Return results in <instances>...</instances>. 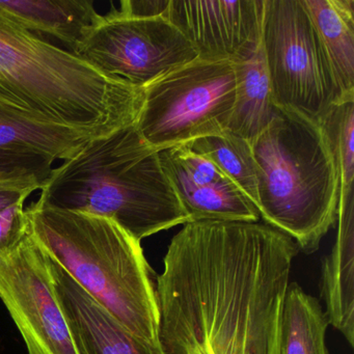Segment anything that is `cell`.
Wrapping results in <instances>:
<instances>
[{"label":"cell","mask_w":354,"mask_h":354,"mask_svg":"<svg viewBox=\"0 0 354 354\" xmlns=\"http://www.w3.org/2000/svg\"><path fill=\"white\" fill-rule=\"evenodd\" d=\"M48 264L78 354H165L159 342L153 343L130 333L49 254Z\"/></svg>","instance_id":"cell-10"},{"label":"cell","mask_w":354,"mask_h":354,"mask_svg":"<svg viewBox=\"0 0 354 354\" xmlns=\"http://www.w3.org/2000/svg\"><path fill=\"white\" fill-rule=\"evenodd\" d=\"M265 0H169L167 18L198 59L241 61L262 44Z\"/></svg>","instance_id":"cell-9"},{"label":"cell","mask_w":354,"mask_h":354,"mask_svg":"<svg viewBox=\"0 0 354 354\" xmlns=\"http://www.w3.org/2000/svg\"><path fill=\"white\" fill-rule=\"evenodd\" d=\"M0 14L32 34L55 37L73 55L101 17L88 0H0Z\"/></svg>","instance_id":"cell-13"},{"label":"cell","mask_w":354,"mask_h":354,"mask_svg":"<svg viewBox=\"0 0 354 354\" xmlns=\"http://www.w3.org/2000/svg\"><path fill=\"white\" fill-rule=\"evenodd\" d=\"M337 233L321 268V298L329 325L354 345V192L339 198Z\"/></svg>","instance_id":"cell-11"},{"label":"cell","mask_w":354,"mask_h":354,"mask_svg":"<svg viewBox=\"0 0 354 354\" xmlns=\"http://www.w3.org/2000/svg\"><path fill=\"white\" fill-rule=\"evenodd\" d=\"M186 146L214 163L257 207V167L250 142L225 131L198 138Z\"/></svg>","instance_id":"cell-18"},{"label":"cell","mask_w":354,"mask_h":354,"mask_svg":"<svg viewBox=\"0 0 354 354\" xmlns=\"http://www.w3.org/2000/svg\"><path fill=\"white\" fill-rule=\"evenodd\" d=\"M169 0H124L119 11L138 18L165 17Z\"/></svg>","instance_id":"cell-23"},{"label":"cell","mask_w":354,"mask_h":354,"mask_svg":"<svg viewBox=\"0 0 354 354\" xmlns=\"http://www.w3.org/2000/svg\"><path fill=\"white\" fill-rule=\"evenodd\" d=\"M190 221H223L257 223L261 218L254 203L231 181L194 186L169 181Z\"/></svg>","instance_id":"cell-17"},{"label":"cell","mask_w":354,"mask_h":354,"mask_svg":"<svg viewBox=\"0 0 354 354\" xmlns=\"http://www.w3.org/2000/svg\"><path fill=\"white\" fill-rule=\"evenodd\" d=\"M74 55L138 90L198 59L190 43L167 18L132 17L119 10L101 15Z\"/></svg>","instance_id":"cell-7"},{"label":"cell","mask_w":354,"mask_h":354,"mask_svg":"<svg viewBox=\"0 0 354 354\" xmlns=\"http://www.w3.org/2000/svg\"><path fill=\"white\" fill-rule=\"evenodd\" d=\"M0 299L28 354H78L53 288L48 254L30 232L15 250L0 254Z\"/></svg>","instance_id":"cell-8"},{"label":"cell","mask_w":354,"mask_h":354,"mask_svg":"<svg viewBox=\"0 0 354 354\" xmlns=\"http://www.w3.org/2000/svg\"><path fill=\"white\" fill-rule=\"evenodd\" d=\"M236 97L227 131L252 142L279 113L273 102L262 44L252 55L233 63Z\"/></svg>","instance_id":"cell-14"},{"label":"cell","mask_w":354,"mask_h":354,"mask_svg":"<svg viewBox=\"0 0 354 354\" xmlns=\"http://www.w3.org/2000/svg\"><path fill=\"white\" fill-rule=\"evenodd\" d=\"M105 134L109 133L55 123L0 104V151L66 161L93 138Z\"/></svg>","instance_id":"cell-12"},{"label":"cell","mask_w":354,"mask_h":354,"mask_svg":"<svg viewBox=\"0 0 354 354\" xmlns=\"http://www.w3.org/2000/svg\"><path fill=\"white\" fill-rule=\"evenodd\" d=\"M142 90L109 77L0 14V104L111 133L136 123Z\"/></svg>","instance_id":"cell-2"},{"label":"cell","mask_w":354,"mask_h":354,"mask_svg":"<svg viewBox=\"0 0 354 354\" xmlns=\"http://www.w3.org/2000/svg\"><path fill=\"white\" fill-rule=\"evenodd\" d=\"M55 161L35 154L0 151V180L39 177L48 179Z\"/></svg>","instance_id":"cell-20"},{"label":"cell","mask_w":354,"mask_h":354,"mask_svg":"<svg viewBox=\"0 0 354 354\" xmlns=\"http://www.w3.org/2000/svg\"><path fill=\"white\" fill-rule=\"evenodd\" d=\"M24 205V202L16 203L0 211V254L15 250L30 234V221Z\"/></svg>","instance_id":"cell-21"},{"label":"cell","mask_w":354,"mask_h":354,"mask_svg":"<svg viewBox=\"0 0 354 354\" xmlns=\"http://www.w3.org/2000/svg\"><path fill=\"white\" fill-rule=\"evenodd\" d=\"M328 325L319 300L297 283H289L279 324L281 354H329L325 343Z\"/></svg>","instance_id":"cell-16"},{"label":"cell","mask_w":354,"mask_h":354,"mask_svg":"<svg viewBox=\"0 0 354 354\" xmlns=\"http://www.w3.org/2000/svg\"><path fill=\"white\" fill-rule=\"evenodd\" d=\"M337 169L339 196L354 192V98L335 103L318 123Z\"/></svg>","instance_id":"cell-19"},{"label":"cell","mask_w":354,"mask_h":354,"mask_svg":"<svg viewBox=\"0 0 354 354\" xmlns=\"http://www.w3.org/2000/svg\"><path fill=\"white\" fill-rule=\"evenodd\" d=\"M46 180L39 177L0 180V211L16 203L26 202L35 190L42 189Z\"/></svg>","instance_id":"cell-22"},{"label":"cell","mask_w":354,"mask_h":354,"mask_svg":"<svg viewBox=\"0 0 354 354\" xmlns=\"http://www.w3.org/2000/svg\"><path fill=\"white\" fill-rule=\"evenodd\" d=\"M330 59L344 98H354L353 0H302Z\"/></svg>","instance_id":"cell-15"},{"label":"cell","mask_w":354,"mask_h":354,"mask_svg":"<svg viewBox=\"0 0 354 354\" xmlns=\"http://www.w3.org/2000/svg\"><path fill=\"white\" fill-rule=\"evenodd\" d=\"M235 97L233 63L196 59L142 90L134 125L161 152L227 131Z\"/></svg>","instance_id":"cell-6"},{"label":"cell","mask_w":354,"mask_h":354,"mask_svg":"<svg viewBox=\"0 0 354 354\" xmlns=\"http://www.w3.org/2000/svg\"><path fill=\"white\" fill-rule=\"evenodd\" d=\"M36 204L111 219L140 242L189 223L159 152L134 124L93 138L53 169Z\"/></svg>","instance_id":"cell-1"},{"label":"cell","mask_w":354,"mask_h":354,"mask_svg":"<svg viewBox=\"0 0 354 354\" xmlns=\"http://www.w3.org/2000/svg\"><path fill=\"white\" fill-rule=\"evenodd\" d=\"M262 49L279 111L318 124L335 103L346 100L302 0H265Z\"/></svg>","instance_id":"cell-5"},{"label":"cell","mask_w":354,"mask_h":354,"mask_svg":"<svg viewBox=\"0 0 354 354\" xmlns=\"http://www.w3.org/2000/svg\"><path fill=\"white\" fill-rule=\"evenodd\" d=\"M30 233L59 266L130 333L158 342L153 270L140 241L118 223L32 203Z\"/></svg>","instance_id":"cell-3"},{"label":"cell","mask_w":354,"mask_h":354,"mask_svg":"<svg viewBox=\"0 0 354 354\" xmlns=\"http://www.w3.org/2000/svg\"><path fill=\"white\" fill-rule=\"evenodd\" d=\"M250 146L260 217L304 254H314L337 221L339 198V176L320 127L281 111Z\"/></svg>","instance_id":"cell-4"}]
</instances>
